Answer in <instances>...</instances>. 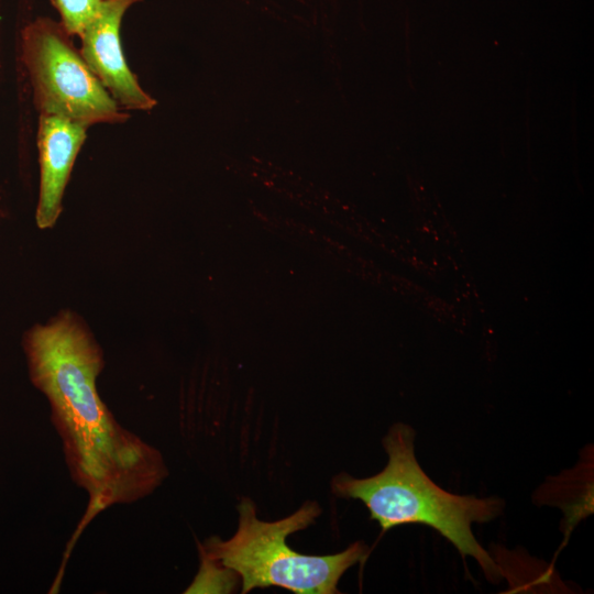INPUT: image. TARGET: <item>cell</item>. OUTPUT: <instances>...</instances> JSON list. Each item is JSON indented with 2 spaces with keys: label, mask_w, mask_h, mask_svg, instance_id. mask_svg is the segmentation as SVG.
<instances>
[{
  "label": "cell",
  "mask_w": 594,
  "mask_h": 594,
  "mask_svg": "<svg viewBox=\"0 0 594 594\" xmlns=\"http://www.w3.org/2000/svg\"><path fill=\"white\" fill-rule=\"evenodd\" d=\"M30 377L48 399L73 480L89 497L85 519L152 493L167 476L158 450L124 429L96 386L103 360L70 312L35 326L24 338Z\"/></svg>",
  "instance_id": "1"
},
{
  "label": "cell",
  "mask_w": 594,
  "mask_h": 594,
  "mask_svg": "<svg viewBox=\"0 0 594 594\" xmlns=\"http://www.w3.org/2000/svg\"><path fill=\"white\" fill-rule=\"evenodd\" d=\"M415 431L403 422L394 424L383 439L388 455L380 473L355 479L346 473L331 481L332 492L343 498L361 501L370 517L386 531L407 524H422L450 541L462 557L477 561L488 581L503 576L498 564L480 544L472 524L488 522L503 513L497 497L479 498L442 490L424 472L415 455Z\"/></svg>",
  "instance_id": "2"
},
{
  "label": "cell",
  "mask_w": 594,
  "mask_h": 594,
  "mask_svg": "<svg viewBox=\"0 0 594 594\" xmlns=\"http://www.w3.org/2000/svg\"><path fill=\"white\" fill-rule=\"evenodd\" d=\"M238 512L235 534L226 541L209 539L202 557L238 574L242 593L268 586H279L296 594L339 593L341 576L369 552L361 541L328 556L292 550L286 538L315 522L321 514L317 502H305L295 513L275 521L258 519L255 505L249 498L241 499Z\"/></svg>",
  "instance_id": "3"
},
{
  "label": "cell",
  "mask_w": 594,
  "mask_h": 594,
  "mask_svg": "<svg viewBox=\"0 0 594 594\" xmlns=\"http://www.w3.org/2000/svg\"><path fill=\"white\" fill-rule=\"evenodd\" d=\"M62 23L40 18L21 32V59L40 114L91 125L129 116L111 97L69 40Z\"/></svg>",
  "instance_id": "4"
},
{
  "label": "cell",
  "mask_w": 594,
  "mask_h": 594,
  "mask_svg": "<svg viewBox=\"0 0 594 594\" xmlns=\"http://www.w3.org/2000/svg\"><path fill=\"white\" fill-rule=\"evenodd\" d=\"M139 1L105 0L79 35L82 58L123 110H150L155 105L130 70L121 46L122 18Z\"/></svg>",
  "instance_id": "5"
},
{
  "label": "cell",
  "mask_w": 594,
  "mask_h": 594,
  "mask_svg": "<svg viewBox=\"0 0 594 594\" xmlns=\"http://www.w3.org/2000/svg\"><path fill=\"white\" fill-rule=\"evenodd\" d=\"M88 125L57 116L40 114L37 147L40 195L38 228H51L62 211V198Z\"/></svg>",
  "instance_id": "6"
},
{
  "label": "cell",
  "mask_w": 594,
  "mask_h": 594,
  "mask_svg": "<svg viewBox=\"0 0 594 594\" xmlns=\"http://www.w3.org/2000/svg\"><path fill=\"white\" fill-rule=\"evenodd\" d=\"M105 0H52L62 18V25L72 36H79L98 14Z\"/></svg>",
  "instance_id": "7"
}]
</instances>
